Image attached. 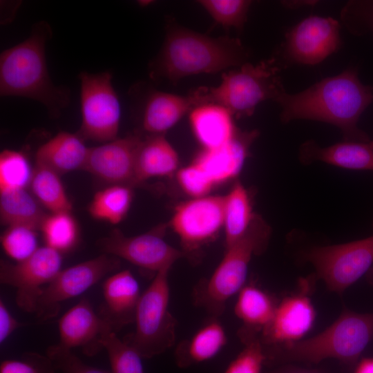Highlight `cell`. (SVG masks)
<instances>
[{
	"mask_svg": "<svg viewBox=\"0 0 373 373\" xmlns=\"http://www.w3.org/2000/svg\"><path fill=\"white\" fill-rule=\"evenodd\" d=\"M372 102L373 86L363 84L352 68L302 91L292 94L286 91L276 101L282 122L307 119L327 123L341 131L345 141L358 142L370 141L358 122Z\"/></svg>",
	"mask_w": 373,
	"mask_h": 373,
	"instance_id": "obj_1",
	"label": "cell"
},
{
	"mask_svg": "<svg viewBox=\"0 0 373 373\" xmlns=\"http://www.w3.org/2000/svg\"><path fill=\"white\" fill-rule=\"evenodd\" d=\"M249 52L237 38L211 37L169 21L163 45L149 65L154 80L173 83L201 73H216L248 62Z\"/></svg>",
	"mask_w": 373,
	"mask_h": 373,
	"instance_id": "obj_2",
	"label": "cell"
},
{
	"mask_svg": "<svg viewBox=\"0 0 373 373\" xmlns=\"http://www.w3.org/2000/svg\"><path fill=\"white\" fill-rule=\"evenodd\" d=\"M52 36L46 21L37 22L26 39L1 53L0 94L35 100L57 117L68 105L70 91L55 85L50 77L45 50Z\"/></svg>",
	"mask_w": 373,
	"mask_h": 373,
	"instance_id": "obj_3",
	"label": "cell"
},
{
	"mask_svg": "<svg viewBox=\"0 0 373 373\" xmlns=\"http://www.w3.org/2000/svg\"><path fill=\"white\" fill-rule=\"evenodd\" d=\"M271 232L269 225L255 213L246 233L225 248L224 256L211 276L195 286L192 293L193 304L211 317L219 318L229 299L246 285L249 262L254 256L264 252Z\"/></svg>",
	"mask_w": 373,
	"mask_h": 373,
	"instance_id": "obj_4",
	"label": "cell"
},
{
	"mask_svg": "<svg viewBox=\"0 0 373 373\" xmlns=\"http://www.w3.org/2000/svg\"><path fill=\"white\" fill-rule=\"evenodd\" d=\"M283 68L271 57L256 64L247 62L223 73L216 87H200L193 91L198 106L216 104L240 118L252 115L257 106L267 100L275 102L286 92L280 75Z\"/></svg>",
	"mask_w": 373,
	"mask_h": 373,
	"instance_id": "obj_5",
	"label": "cell"
},
{
	"mask_svg": "<svg viewBox=\"0 0 373 373\" xmlns=\"http://www.w3.org/2000/svg\"><path fill=\"white\" fill-rule=\"evenodd\" d=\"M373 340V313L345 309L314 336L273 347L267 356L317 363L327 358L353 363Z\"/></svg>",
	"mask_w": 373,
	"mask_h": 373,
	"instance_id": "obj_6",
	"label": "cell"
},
{
	"mask_svg": "<svg viewBox=\"0 0 373 373\" xmlns=\"http://www.w3.org/2000/svg\"><path fill=\"white\" fill-rule=\"evenodd\" d=\"M166 268L155 273L142 293L137 306L135 330L124 339L144 358H151L173 346L177 321L169 310L170 287Z\"/></svg>",
	"mask_w": 373,
	"mask_h": 373,
	"instance_id": "obj_7",
	"label": "cell"
},
{
	"mask_svg": "<svg viewBox=\"0 0 373 373\" xmlns=\"http://www.w3.org/2000/svg\"><path fill=\"white\" fill-rule=\"evenodd\" d=\"M80 82L82 122L78 135L84 140L106 143L117 138L121 107L109 71H83Z\"/></svg>",
	"mask_w": 373,
	"mask_h": 373,
	"instance_id": "obj_8",
	"label": "cell"
},
{
	"mask_svg": "<svg viewBox=\"0 0 373 373\" xmlns=\"http://www.w3.org/2000/svg\"><path fill=\"white\" fill-rule=\"evenodd\" d=\"M340 29L339 21L332 17H307L286 32L273 56L283 70L320 64L341 48Z\"/></svg>",
	"mask_w": 373,
	"mask_h": 373,
	"instance_id": "obj_9",
	"label": "cell"
},
{
	"mask_svg": "<svg viewBox=\"0 0 373 373\" xmlns=\"http://www.w3.org/2000/svg\"><path fill=\"white\" fill-rule=\"evenodd\" d=\"M315 275L329 290L343 293L370 269L373 263V236L350 242L315 247L303 254Z\"/></svg>",
	"mask_w": 373,
	"mask_h": 373,
	"instance_id": "obj_10",
	"label": "cell"
},
{
	"mask_svg": "<svg viewBox=\"0 0 373 373\" xmlns=\"http://www.w3.org/2000/svg\"><path fill=\"white\" fill-rule=\"evenodd\" d=\"M119 266V258L104 253L61 269L42 289L35 311L37 318L45 321L56 317L62 302L81 295Z\"/></svg>",
	"mask_w": 373,
	"mask_h": 373,
	"instance_id": "obj_11",
	"label": "cell"
},
{
	"mask_svg": "<svg viewBox=\"0 0 373 373\" xmlns=\"http://www.w3.org/2000/svg\"><path fill=\"white\" fill-rule=\"evenodd\" d=\"M61 254L45 245L17 263L1 260L0 282L16 289L15 301L21 309L35 313L42 289L61 270Z\"/></svg>",
	"mask_w": 373,
	"mask_h": 373,
	"instance_id": "obj_12",
	"label": "cell"
},
{
	"mask_svg": "<svg viewBox=\"0 0 373 373\" xmlns=\"http://www.w3.org/2000/svg\"><path fill=\"white\" fill-rule=\"evenodd\" d=\"M224 196L206 195L184 202L174 211L171 225L185 256L214 240L224 226Z\"/></svg>",
	"mask_w": 373,
	"mask_h": 373,
	"instance_id": "obj_13",
	"label": "cell"
},
{
	"mask_svg": "<svg viewBox=\"0 0 373 373\" xmlns=\"http://www.w3.org/2000/svg\"><path fill=\"white\" fill-rule=\"evenodd\" d=\"M161 229L138 236H127L119 229L98 242L105 254L124 259L134 265L157 273L185 257L180 251L169 245L163 238Z\"/></svg>",
	"mask_w": 373,
	"mask_h": 373,
	"instance_id": "obj_14",
	"label": "cell"
},
{
	"mask_svg": "<svg viewBox=\"0 0 373 373\" xmlns=\"http://www.w3.org/2000/svg\"><path fill=\"white\" fill-rule=\"evenodd\" d=\"M312 278H302L298 292L277 304L274 317L260 338L263 346L274 347L302 340L312 329L316 311L309 296Z\"/></svg>",
	"mask_w": 373,
	"mask_h": 373,
	"instance_id": "obj_15",
	"label": "cell"
},
{
	"mask_svg": "<svg viewBox=\"0 0 373 373\" xmlns=\"http://www.w3.org/2000/svg\"><path fill=\"white\" fill-rule=\"evenodd\" d=\"M140 133L89 148L84 170L111 185L133 186L138 150L143 140Z\"/></svg>",
	"mask_w": 373,
	"mask_h": 373,
	"instance_id": "obj_16",
	"label": "cell"
},
{
	"mask_svg": "<svg viewBox=\"0 0 373 373\" xmlns=\"http://www.w3.org/2000/svg\"><path fill=\"white\" fill-rule=\"evenodd\" d=\"M58 331L57 344L70 350L79 348L92 356L104 349V338L112 330L90 301L83 298L59 319Z\"/></svg>",
	"mask_w": 373,
	"mask_h": 373,
	"instance_id": "obj_17",
	"label": "cell"
},
{
	"mask_svg": "<svg viewBox=\"0 0 373 373\" xmlns=\"http://www.w3.org/2000/svg\"><path fill=\"white\" fill-rule=\"evenodd\" d=\"M104 303L98 313L112 331L134 323L142 295L139 283L128 269L117 271L103 283Z\"/></svg>",
	"mask_w": 373,
	"mask_h": 373,
	"instance_id": "obj_18",
	"label": "cell"
},
{
	"mask_svg": "<svg viewBox=\"0 0 373 373\" xmlns=\"http://www.w3.org/2000/svg\"><path fill=\"white\" fill-rule=\"evenodd\" d=\"M197 106V100L192 92L183 96L151 90L142 106V129L149 135H164Z\"/></svg>",
	"mask_w": 373,
	"mask_h": 373,
	"instance_id": "obj_19",
	"label": "cell"
},
{
	"mask_svg": "<svg viewBox=\"0 0 373 373\" xmlns=\"http://www.w3.org/2000/svg\"><path fill=\"white\" fill-rule=\"evenodd\" d=\"M298 157L303 164L321 162L347 169L373 171V149L369 142L344 140L322 146L310 140L300 146Z\"/></svg>",
	"mask_w": 373,
	"mask_h": 373,
	"instance_id": "obj_20",
	"label": "cell"
},
{
	"mask_svg": "<svg viewBox=\"0 0 373 373\" xmlns=\"http://www.w3.org/2000/svg\"><path fill=\"white\" fill-rule=\"evenodd\" d=\"M258 135L256 131H238L224 145L211 150H204L193 162L201 167L216 184L235 178L240 171L249 149Z\"/></svg>",
	"mask_w": 373,
	"mask_h": 373,
	"instance_id": "obj_21",
	"label": "cell"
},
{
	"mask_svg": "<svg viewBox=\"0 0 373 373\" xmlns=\"http://www.w3.org/2000/svg\"><path fill=\"white\" fill-rule=\"evenodd\" d=\"M277 303L267 291L254 284H246L238 294L235 315L242 323L238 332L242 343L255 338L271 321Z\"/></svg>",
	"mask_w": 373,
	"mask_h": 373,
	"instance_id": "obj_22",
	"label": "cell"
},
{
	"mask_svg": "<svg viewBox=\"0 0 373 373\" xmlns=\"http://www.w3.org/2000/svg\"><path fill=\"white\" fill-rule=\"evenodd\" d=\"M189 113L191 129L204 150L215 149L224 145L238 131L233 124V116L219 104L199 105Z\"/></svg>",
	"mask_w": 373,
	"mask_h": 373,
	"instance_id": "obj_23",
	"label": "cell"
},
{
	"mask_svg": "<svg viewBox=\"0 0 373 373\" xmlns=\"http://www.w3.org/2000/svg\"><path fill=\"white\" fill-rule=\"evenodd\" d=\"M88 151L78 134L61 131L39 147L35 153V164L61 175L84 169Z\"/></svg>",
	"mask_w": 373,
	"mask_h": 373,
	"instance_id": "obj_24",
	"label": "cell"
},
{
	"mask_svg": "<svg viewBox=\"0 0 373 373\" xmlns=\"http://www.w3.org/2000/svg\"><path fill=\"white\" fill-rule=\"evenodd\" d=\"M178 165V153L164 135H149L137 152L133 186L152 178L171 176Z\"/></svg>",
	"mask_w": 373,
	"mask_h": 373,
	"instance_id": "obj_25",
	"label": "cell"
},
{
	"mask_svg": "<svg viewBox=\"0 0 373 373\" xmlns=\"http://www.w3.org/2000/svg\"><path fill=\"white\" fill-rule=\"evenodd\" d=\"M227 343L218 318L211 317L191 337L180 342L175 350L176 365L186 368L216 356Z\"/></svg>",
	"mask_w": 373,
	"mask_h": 373,
	"instance_id": "obj_26",
	"label": "cell"
},
{
	"mask_svg": "<svg viewBox=\"0 0 373 373\" xmlns=\"http://www.w3.org/2000/svg\"><path fill=\"white\" fill-rule=\"evenodd\" d=\"M46 215L26 189L0 192V219L3 225H23L39 230Z\"/></svg>",
	"mask_w": 373,
	"mask_h": 373,
	"instance_id": "obj_27",
	"label": "cell"
},
{
	"mask_svg": "<svg viewBox=\"0 0 373 373\" xmlns=\"http://www.w3.org/2000/svg\"><path fill=\"white\" fill-rule=\"evenodd\" d=\"M254 215L247 189L240 182H236L224 196L223 228L225 248L246 233Z\"/></svg>",
	"mask_w": 373,
	"mask_h": 373,
	"instance_id": "obj_28",
	"label": "cell"
},
{
	"mask_svg": "<svg viewBox=\"0 0 373 373\" xmlns=\"http://www.w3.org/2000/svg\"><path fill=\"white\" fill-rule=\"evenodd\" d=\"M29 186L40 204L50 213L71 212L72 204L55 171L35 164Z\"/></svg>",
	"mask_w": 373,
	"mask_h": 373,
	"instance_id": "obj_29",
	"label": "cell"
},
{
	"mask_svg": "<svg viewBox=\"0 0 373 373\" xmlns=\"http://www.w3.org/2000/svg\"><path fill=\"white\" fill-rule=\"evenodd\" d=\"M133 196L130 186L110 185L95 193L88 206L89 213L95 219L117 224L130 209Z\"/></svg>",
	"mask_w": 373,
	"mask_h": 373,
	"instance_id": "obj_30",
	"label": "cell"
},
{
	"mask_svg": "<svg viewBox=\"0 0 373 373\" xmlns=\"http://www.w3.org/2000/svg\"><path fill=\"white\" fill-rule=\"evenodd\" d=\"M39 230L46 245L61 254L73 249L79 238L78 224L71 212L47 213Z\"/></svg>",
	"mask_w": 373,
	"mask_h": 373,
	"instance_id": "obj_31",
	"label": "cell"
},
{
	"mask_svg": "<svg viewBox=\"0 0 373 373\" xmlns=\"http://www.w3.org/2000/svg\"><path fill=\"white\" fill-rule=\"evenodd\" d=\"M32 172L23 153L3 150L0 154V192L26 189L30 185Z\"/></svg>",
	"mask_w": 373,
	"mask_h": 373,
	"instance_id": "obj_32",
	"label": "cell"
},
{
	"mask_svg": "<svg viewBox=\"0 0 373 373\" xmlns=\"http://www.w3.org/2000/svg\"><path fill=\"white\" fill-rule=\"evenodd\" d=\"M111 373H144L142 357L124 340L120 339L117 333L108 332L103 341Z\"/></svg>",
	"mask_w": 373,
	"mask_h": 373,
	"instance_id": "obj_33",
	"label": "cell"
},
{
	"mask_svg": "<svg viewBox=\"0 0 373 373\" xmlns=\"http://www.w3.org/2000/svg\"><path fill=\"white\" fill-rule=\"evenodd\" d=\"M199 4L214 21L225 28L241 31L252 1L248 0H200Z\"/></svg>",
	"mask_w": 373,
	"mask_h": 373,
	"instance_id": "obj_34",
	"label": "cell"
},
{
	"mask_svg": "<svg viewBox=\"0 0 373 373\" xmlns=\"http://www.w3.org/2000/svg\"><path fill=\"white\" fill-rule=\"evenodd\" d=\"M37 231L27 226H8L1 236L3 251L17 262L26 259L39 248Z\"/></svg>",
	"mask_w": 373,
	"mask_h": 373,
	"instance_id": "obj_35",
	"label": "cell"
},
{
	"mask_svg": "<svg viewBox=\"0 0 373 373\" xmlns=\"http://www.w3.org/2000/svg\"><path fill=\"white\" fill-rule=\"evenodd\" d=\"M244 345V348L229 363L224 373H261L267 356L260 339L252 338Z\"/></svg>",
	"mask_w": 373,
	"mask_h": 373,
	"instance_id": "obj_36",
	"label": "cell"
},
{
	"mask_svg": "<svg viewBox=\"0 0 373 373\" xmlns=\"http://www.w3.org/2000/svg\"><path fill=\"white\" fill-rule=\"evenodd\" d=\"M342 23L353 33L373 32V1H350L342 9Z\"/></svg>",
	"mask_w": 373,
	"mask_h": 373,
	"instance_id": "obj_37",
	"label": "cell"
},
{
	"mask_svg": "<svg viewBox=\"0 0 373 373\" xmlns=\"http://www.w3.org/2000/svg\"><path fill=\"white\" fill-rule=\"evenodd\" d=\"M55 367L47 355L25 352L20 358L6 359L0 365V373H55Z\"/></svg>",
	"mask_w": 373,
	"mask_h": 373,
	"instance_id": "obj_38",
	"label": "cell"
},
{
	"mask_svg": "<svg viewBox=\"0 0 373 373\" xmlns=\"http://www.w3.org/2000/svg\"><path fill=\"white\" fill-rule=\"evenodd\" d=\"M176 178L181 189L193 198L207 195L215 185L206 172L195 162L180 169Z\"/></svg>",
	"mask_w": 373,
	"mask_h": 373,
	"instance_id": "obj_39",
	"label": "cell"
},
{
	"mask_svg": "<svg viewBox=\"0 0 373 373\" xmlns=\"http://www.w3.org/2000/svg\"><path fill=\"white\" fill-rule=\"evenodd\" d=\"M46 355L52 361L55 369L61 373H111V371L86 364L72 350L59 344L50 346L46 350Z\"/></svg>",
	"mask_w": 373,
	"mask_h": 373,
	"instance_id": "obj_40",
	"label": "cell"
},
{
	"mask_svg": "<svg viewBox=\"0 0 373 373\" xmlns=\"http://www.w3.org/2000/svg\"><path fill=\"white\" fill-rule=\"evenodd\" d=\"M26 323L19 322L10 313L4 301L0 299V343L5 341L18 328Z\"/></svg>",
	"mask_w": 373,
	"mask_h": 373,
	"instance_id": "obj_41",
	"label": "cell"
},
{
	"mask_svg": "<svg viewBox=\"0 0 373 373\" xmlns=\"http://www.w3.org/2000/svg\"><path fill=\"white\" fill-rule=\"evenodd\" d=\"M318 3L317 1L298 0V1H283L282 5L287 9H298L299 8L313 6Z\"/></svg>",
	"mask_w": 373,
	"mask_h": 373,
	"instance_id": "obj_42",
	"label": "cell"
},
{
	"mask_svg": "<svg viewBox=\"0 0 373 373\" xmlns=\"http://www.w3.org/2000/svg\"><path fill=\"white\" fill-rule=\"evenodd\" d=\"M354 373H373V358H365L361 360Z\"/></svg>",
	"mask_w": 373,
	"mask_h": 373,
	"instance_id": "obj_43",
	"label": "cell"
},
{
	"mask_svg": "<svg viewBox=\"0 0 373 373\" xmlns=\"http://www.w3.org/2000/svg\"><path fill=\"white\" fill-rule=\"evenodd\" d=\"M272 373H319L314 370L300 369V368H290L286 370H278Z\"/></svg>",
	"mask_w": 373,
	"mask_h": 373,
	"instance_id": "obj_44",
	"label": "cell"
},
{
	"mask_svg": "<svg viewBox=\"0 0 373 373\" xmlns=\"http://www.w3.org/2000/svg\"><path fill=\"white\" fill-rule=\"evenodd\" d=\"M367 279L370 284L373 285V267L367 273Z\"/></svg>",
	"mask_w": 373,
	"mask_h": 373,
	"instance_id": "obj_45",
	"label": "cell"
},
{
	"mask_svg": "<svg viewBox=\"0 0 373 373\" xmlns=\"http://www.w3.org/2000/svg\"><path fill=\"white\" fill-rule=\"evenodd\" d=\"M369 144H370V146H371V148L373 149V140H372V141L370 140V141L369 142Z\"/></svg>",
	"mask_w": 373,
	"mask_h": 373,
	"instance_id": "obj_46",
	"label": "cell"
}]
</instances>
